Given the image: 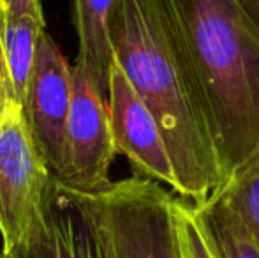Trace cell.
Returning a JSON list of instances; mask_svg holds the SVG:
<instances>
[{"mask_svg": "<svg viewBox=\"0 0 259 258\" xmlns=\"http://www.w3.org/2000/svg\"><path fill=\"white\" fill-rule=\"evenodd\" d=\"M238 2L249 13V16L259 25V0H238Z\"/></svg>", "mask_w": 259, "mask_h": 258, "instance_id": "16", "label": "cell"}, {"mask_svg": "<svg viewBox=\"0 0 259 258\" xmlns=\"http://www.w3.org/2000/svg\"><path fill=\"white\" fill-rule=\"evenodd\" d=\"M113 59L152 110L177 175V193L201 205L224 184L201 80L169 0H116Z\"/></svg>", "mask_w": 259, "mask_h": 258, "instance_id": "1", "label": "cell"}, {"mask_svg": "<svg viewBox=\"0 0 259 258\" xmlns=\"http://www.w3.org/2000/svg\"><path fill=\"white\" fill-rule=\"evenodd\" d=\"M72 104V65L50 34L39 41L34 75L23 99V114L42 158L55 177L64 165L65 129Z\"/></svg>", "mask_w": 259, "mask_h": 258, "instance_id": "7", "label": "cell"}, {"mask_svg": "<svg viewBox=\"0 0 259 258\" xmlns=\"http://www.w3.org/2000/svg\"><path fill=\"white\" fill-rule=\"evenodd\" d=\"M108 106L116 154L127 158L136 175L177 190V175L159 122L116 62L109 71Z\"/></svg>", "mask_w": 259, "mask_h": 258, "instance_id": "6", "label": "cell"}, {"mask_svg": "<svg viewBox=\"0 0 259 258\" xmlns=\"http://www.w3.org/2000/svg\"><path fill=\"white\" fill-rule=\"evenodd\" d=\"M60 203L53 170L42 158L21 104L0 122V237L2 251L23 246Z\"/></svg>", "mask_w": 259, "mask_h": 258, "instance_id": "4", "label": "cell"}, {"mask_svg": "<svg viewBox=\"0 0 259 258\" xmlns=\"http://www.w3.org/2000/svg\"><path fill=\"white\" fill-rule=\"evenodd\" d=\"M194 210L213 258H259L256 239L224 196L213 195Z\"/></svg>", "mask_w": 259, "mask_h": 258, "instance_id": "10", "label": "cell"}, {"mask_svg": "<svg viewBox=\"0 0 259 258\" xmlns=\"http://www.w3.org/2000/svg\"><path fill=\"white\" fill-rule=\"evenodd\" d=\"M177 221L182 246V258H213L206 244L205 234L201 230V225H199L192 203H187L185 200H178Z\"/></svg>", "mask_w": 259, "mask_h": 258, "instance_id": "13", "label": "cell"}, {"mask_svg": "<svg viewBox=\"0 0 259 258\" xmlns=\"http://www.w3.org/2000/svg\"><path fill=\"white\" fill-rule=\"evenodd\" d=\"M0 258H103L83 216L60 195L48 223L23 246L0 251Z\"/></svg>", "mask_w": 259, "mask_h": 258, "instance_id": "8", "label": "cell"}, {"mask_svg": "<svg viewBox=\"0 0 259 258\" xmlns=\"http://www.w3.org/2000/svg\"><path fill=\"white\" fill-rule=\"evenodd\" d=\"M116 0H74L72 21L78 34V59L74 65L85 71L108 94L109 71L115 62L109 41V20Z\"/></svg>", "mask_w": 259, "mask_h": 258, "instance_id": "9", "label": "cell"}, {"mask_svg": "<svg viewBox=\"0 0 259 258\" xmlns=\"http://www.w3.org/2000/svg\"><path fill=\"white\" fill-rule=\"evenodd\" d=\"M159 184L134 175L97 195H60L87 221L103 258H182L178 200Z\"/></svg>", "mask_w": 259, "mask_h": 258, "instance_id": "3", "label": "cell"}, {"mask_svg": "<svg viewBox=\"0 0 259 258\" xmlns=\"http://www.w3.org/2000/svg\"><path fill=\"white\" fill-rule=\"evenodd\" d=\"M259 246V158L219 190Z\"/></svg>", "mask_w": 259, "mask_h": 258, "instance_id": "12", "label": "cell"}, {"mask_svg": "<svg viewBox=\"0 0 259 258\" xmlns=\"http://www.w3.org/2000/svg\"><path fill=\"white\" fill-rule=\"evenodd\" d=\"M116 156L108 94L72 65V104L65 129L64 165L57 175L60 193L97 195L109 188Z\"/></svg>", "mask_w": 259, "mask_h": 258, "instance_id": "5", "label": "cell"}, {"mask_svg": "<svg viewBox=\"0 0 259 258\" xmlns=\"http://www.w3.org/2000/svg\"><path fill=\"white\" fill-rule=\"evenodd\" d=\"M169 4L205 89L226 184L259 158V25L238 0Z\"/></svg>", "mask_w": 259, "mask_h": 258, "instance_id": "2", "label": "cell"}, {"mask_svg": "<svg viewBox=\"0 0 259 258\" xmlns=\"http://www.w3.org/2000/svg\"><path fill=\"white\" fill-rule=\"evenodd\" d=\"M6 20H14L21 16H42V0H2Z\"/></svg>", "mask_w": 259, "mask_h": 258, "instance_id": "15", "label": "cell"}, {"mask_svg": "<svg viewBox=\"0 0 259 258\" xmlns=\"http://www.w3.org/2000/svg\"><path fill=\"white\" fill-rule=\"evenodd\" d=\"M45 18L21 16L6 20L4 25V50L6 62L13 82L14 96L20 104L27 96L35 60H37L39 41L45 34Z\"/></svg>", "mask_w": 259, "mask_h": 258, "instance_id": "11", "label": "cell"}, {"mask_svg": "<svg viewBox=\"0 0 259 258\" xmlns=\"http://www.w3.org/2000/svg\"><path fill=\"white\" fill-rule=\"evenodd\" d=\"M4 25H6V11H4L2 0H0V122L7 115L13 104H16L13 82H11L9 69L6 62V50H4ZM20 104V103H18Z\"/></svg>", "mask_w": 259, "mask_h": 258, "instance_id": "14", "label": "cell"}]
</instances>
